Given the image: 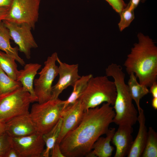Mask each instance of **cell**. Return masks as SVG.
I'll use <instances>...</instances> for the list:
<instances>
[{
    "instance_id": "30bf717a",
    "label": "cell",
    "mask_w": 157,
    "mask_h": 157,
    "mask_svg": "<svg viewBox=\"0 0 157 157\" xmlns=\"http://www.w3.org/2000/svg\"><path fill=\"white\" fill-rule=\"evenodd\" d=\"M11 138L12 146L20 157H42L45 146L42 134L36 132L25 136Z\"/></svg>"
},
{
    "instance_id": "d590c367",
    "label": "cell",
    "mask_w": 157,
    "mask_h": 157,
    "mask_svg": "<svg viewBox=\"0 0 157 157\" xmlns=\"http://www.w3.org/2000/svg\"><path fill=\"white\" fill-rule=\"evenodd\" d=\"M146 0H141L142 2H144Z\"/></svg>"
},
{
    "instance_id": "4fadbf2b",
    "label": "cell",
    "mask_w": 157,
    "mask_h": 157,
    "mask_svg": "<svg viewBox=\"0 0 157 157\" xmlns=\"http://www.w3.org/2000/svg\"><path fill=\"white\" fill-rule=\"evenodd\" d=\"M36 132L29 113L16 117L6 122V132L11 137L25 136Z\"/></svg>"
},
{
    "instance_id": "6da1fadb",
    "label": "cell",
    "mask_w": 157,
    "mask_h": 157,
    "mask_svg": "<svg viewBox=\"0 0 157 157\" xmlns=\"http://www.w3.org/2000/svg\"><path fill=\"white\" fill-rule=\"evenodd\" d=\"M115 114L113 107L107 103L85 110L79 124L59 143L65 157H86L95 142L107 132Z\"/></svg>"
},
{
    "instance_id": "5b68a950",
    "label": "cell",
    "mask_w": 157,
    "mask_h": 157,
    "mask_svg": "<svg viewBox=\"0 0 157 157\" xmlns=\"http://www.w3.org/2000/svg\"><path fill=\"white\" fill-rule=\"evenodd\" d=\"M65 102L58 98L32 105L29 114L37 132L43 135L57 123L62 117Z\"/></svg>"
},
{
    "instance_id": "2e32d148",
    "label": "cell",
    "mask_w": 157,
    "mask_h": 157,
    "mask_svg": "<svg viewBox=\"0 0 157 157\" xmlns=\"http://www.w3.org/2000/svg\"><path fill=\"white\" fill-rule=\"evenodd\" d=\"M138 121L139 128L138 134L133 140L128 157H141L146 144L147 131L145 124V117L143 110L141 108L138 110Z\"/></svg>"
},
{
    "instance_id": "603a6c76",
    "label": "cell",
    "mask_w": 157,
    "mask_h": 157,
    "mask_svg": "<svg viewBox=\"0 0 157 157\" xmlns=\"http://www.w3.org/2000/svg\"><path fill=\"white\" fill-rule=\"evenodd\" d=\"M22 87L20 82L11 78L0 68V97Z\"/></svg>"
},
{
    "instance_id": "7a4b0ae2",
    "label": "cell",
    "mask_w": 157,
    "mask_h": 157,
    "mask_svg": "<svg viewBox=\"0 0 157 157\" xmlns=\"http://www.w3.org/2000/svg\"><path fill=\"white\" fill-rule=\"evenodd\" d=\"M124 65L129 74L134 73L141 84L149 87L157 81V47L149 36L142 33L137 35Z\"/></svg>"
},
{
    "instance_id": "9a60e30c",
    "label": "cell",
    "mask_w": 157,
    "mask_h": 157,
    "mask_svg": "<svg viewBox=\"0 0 157 157\" xmlns=\"http://www.w3.org/2000/svg\"><path fill=\"white\" fill-rule=\"evenodd\" d=\"M42 65L38 63L25 64L24 68L19 70L16 81L20 82L23 89L29 92L34 102H37L34 88V81L38 71Z\"/></svg>"
},
{
    "instance_id": "d4e9b609",
    "label": "cell",
    "mask_w": 157,
    "mask_h": 157,
    "mask_svg": "<svg viewBox=\"0 0 157 157\" xmlns=\"http://www.w3.org/2000/svg\"><path fill=\"white\" fill-rule=\"evenodd\" d=\"M134 10L128 3L119 13L120 19L118 25L121 31L129 26L134 19L135 17Z\"/></svg>"
},
{
    "instance_id": "52a82bcc",
    "label": "cell",
    "mask_w": 157,
    "mask_h": 157,
    "mask_svg": "<svg viewBox=\"0 0 157 157\" xmlns=\"http://www.w3.org/2000/svg\"><path fill=\"white\" fill-rule=\"evenodd\" d=\"M58 57L56 52L49 56L44 62V66L38 73L39 76L34 79V88L37 102L42 103L51 99L52 84L58 75V66L56 64Z\"/></svg>"
},
{
    "instance_id": "8fae6325",
    "label": "cell",
    "mask_w": 157,
    "mask_h": 157,
    "mask_svg": "<svg viewBox=\"0 0 157 157\" xmlns=\"http://www.w3.org/2000/svg\"><path fill=\"white\" fill-rule=\"evenodd\" d=\"M59 78L56 83L52 87L51 99L58 98L59 95L69 86L73 87L81 77L78 73V64L69 65L62 62L58 58Z\"/></svg>"
},
{
    "instance_id": "cb8c5ba5",
    "label": "cell",
    "mask_w": 157,
    "mask_h": 157,
    "mask_svg": "<svg viewBox=\"0 0 157 157\" xmlns=\"http://www.w3.org/2000/svg\"><path fill=\"white\" fill-rule=\"evenodd\" d=\"M141 157H157V133L151 127H149L147 131V140Z\"/></svg>"
},
{
    "instance_id": "8992f818",
    "label": "cell",
    "mask_w": 157,
    "mask_h": 157,
    "mask_svg": "<svg viewBox=\"0 0 157 157\" xmlns=\"http://www.w3.org/2000/svg\"><path fill=\"white\" fill-rule=\"evenodd\" d=\"M34 102L29 93L22 87L0 97V120L6 122L29 113L30 104Z\"/></svg>"
},
{
    "instance_id": "1f68e13d",
    "label": "cell",
    "mask_w": 157,
    "mask_h": 157,
    "mask_svg": "<svg viewBox=\"0 0 157 157\" xmlns=\"http://www.w3.org/2000/svg\"><path fill=\"white\" fill-rule=\"evenodd\" d=\"M13 0H0V6L10 8Z\"/></svg>"
},
{
    "instance_id": "44dd1931",
    "label": "cell",
    "mask_w": 157,
    "mask_h": 157,
    "mask_svg": "<svg viewBox=\"0 0 157 157\" xmlns=\"http://www.w3.org/2000/svg\"><path fill=\"white\" fill-rule=\"evenodd\" d=\"M62 122L61 117L57 123L47 132L42 135V138L45 144V148L42 157H49L50 151L56 142L60 132Z\"/></svg>"
},
{
    "instance_id": "ffe728a7",
    "label": "cell",
    "mask_w": 157,
    "mask_h": 157,
    "mask_svg": "<svg viewBox=\"0 0 157 157\" xmlns=\"http://www.w3.org/2000/svg\"><path fill=\"white\" fill-rule=\"evenodd\" d=\"M93 76L92 74L83 76L73 86V91L68 98L65 100L63 110L73 105L80 97L87 86L88 82Z\"/></svg>"
},
{
    "instance_id": "ac0fdd59",
    "label": "cell",
    "mask_w": 157,
    "mask_h": 157,
    "mask_svg": "<svg viewBox=\"0 0 157 157\" xmlns=\"http://www.w3.org/2000/svg\"><path fill=\"white\" fill-rule=\"evenodd\" d=\"M10 39L9 30L2 21L0 23V50L12 56L20 65L24 66L25 62L19 55L18 47L11 46Z\"/></svg>"
},
{
    "instance_id": "d6986e66",
    "label": "cell",
    "mask_w": 157,
    "mask_h": 157,
    "mask_svg": "<svg viewBox=\"0 0 157 157\" xmlns=\"http://www.w3.org/2000/svg\"><path fill=\"white\" fill-rule=\"evenodd\" d=\"M127 85L131 96L135 102L138 110L141 108L140 105L141 99L149 92L148 87L138 82L137 78L133 73L129 74Z\"/></svg>"
},
{
    "instance_id": "4316f807",
    "label": "cell",
    "mask_w": 157,
    "mask_h": 157,
    "mask_svg": "<svg viewBox=\"0 0 157 157\" xmlns=\"http://www.w3.org/2000/svg\"><path fill=\"white\" fill-rule=\"evenodd\" d=\"M115 11L119 13L126 7L127 5L123 0H105Z\"/></svg>"
},
{
    "instance_id": "4dcf8cb0",
    "label": "cell",
    "mask_w": 157,
    "mask_h": 157,
    "mask_svg": "<svg viewBox=\"0 0 157 157\" xmlns=\"http://www.w3.org/2000/svg\"><path fill=\"white\" fill-rule=\"evenodd\" d=\"M150 87L149 92H150L153 97L157 98V81L153 83Z\"/></svg>"
},
{
    "instance_id": "f1b7e54d",
    "label": "cell",
    "mask_w": 157,
    "mask_h": 157,
    "mask_svg": "<svg viewBox=\"0 0 157 157\" xmlns=\"http://www.w3.org/2000/svg\"><path fill=\"white\" fill-rule=\"evenodd\" d=\"M10 8L0 6V23L5 20L9 13Z\"/></svg>"
},
{
    "instance_id": "836d02e7",
    "label": "cell",
    "mask_w": 157,
    "mask_h": 157,
    "mask_svg": "<svg viewBox=\"0 0 157 157\" xmlns=\"http://www.w3.org/2000/svg\"><path fill=\"white\" fill-rule=\"evenodd\" d=\"M141 0H130L129 3L130 6L134 9L138 6Z\"/></svg>"
},
{
    "instance_id": "7402d4cb",
    "label": "cell",
    "mask_w": 157,
    "mask_h": 157,
    "mask_svg": "<svg viewBox=\"0 0 157 157\" xmlns=\"http://www.w3.org/2000/svg\"><path fill=\"white\" fill-rule=\"evenodd\" d=\"M15 59L0 51V68L12 79L16 80L19 70Z\"/></svg>"
},
{
    "instance_id": "ba28073f",
    "label": "cell",
    "mask_w": 157,
    "mask_h": 157,
    "mask_svg": "<svg viewBox=\"0 0 157 157\" xmlns=\"http://www.w3.org/2000/svg\"><path fill=\"white\" fill-rule=\"evenodd\" d=\"M41 0H13L6 21L20 25L26 24L34 28L39 15Z\"/></svg>"
},
{
    "instance_id": "e575fe53",
    "label": "cell",
    "mask_w": 157,
    "mask_h": 157,
    "mask_svg": "<svg viewBox=\"0 0 157 157\" xmlns=\"http://www.w3.org/2000/svg\"><path fill=\"white\" fill-rule=\"evenodd\" d=\"M151 105L155 110L157 109V98L153 97L151 101Z\"/></svg>"
},
{
    "instance_id": "9c48e42d",
    "label": "cell",
    "mask_w": 157,
    "mask_h": 157,
    "mask_svg": "<svg viewBox=\"0 0 157 157\" xmlns=\"http://www.w3.org/2000/svg\"><path fill=\"white\" fill-rule=\"evenodd\" d=\"M3 22L9 30L11 39L18 45L19 51L30 59L31 49L38 47L31 32V27L26 24L19 25L5 20Z\"/></svg>"
},
{
    "instance_id": "d6a6232c",
    "label": "cell",
    "mask_w": 157,
    "mask_h": 157,
    "mask_svg": "<svg viewBox=\"0 0 157 157\" xmlns=\"http://www.w3.org/2000/svg\"><path fill=\"white\" fill-rule=\"evenodd\" d=\"M6 122L0 120V135L6 132Z\"/></svg>"
},
{
    "instance_id": "e0dca14e",
    "label": "cell",
    "mask_w": 157,
    "mask_h": 157,
    "mask_svg": "<svg viewBox=\"0 0 157 157\" xmlns=\"http://www.w3.org/2000/svg\"><path fill=\"white\" fill-rule=\"evenodd\" d=\"M115 131L114 128H109L105 137H99L93 144L92 150L87 157H110L114 150L110 144L113 135Z\"/></svg>"
},
{
    "instance_id": "f546056e",
    "label": "cell",
    "mask_w": 157,
    "mask_h": 157,
    "mask_svg": "<svg viewBox=\"0 0 157 157\" xmlns=\"http://www.w3.org/2000/svg\"><path fill=\"white\" fill-rule=\"evenodd\" d=\"M5 157H20L17 151L12 146L8 151Z\"/></svg>"
},
{
    "instance_id": "277c9868",
    "label": "cell",
    "mask_w": 157,
    "mask_h": 157,
    "mask_svg": "<svg viewBox=\"0 0 157 157\" xmlns=\"http://www.w3.org/2000/svg\"><path fill=\"white\" fill-rule=\"evenodd\" d=\"M116 95L115 84L106 76H92L79 100L85 110L104 103L113 106Z\"/></svg>"
},
{
    "instance_id": "83f0119b",
    "label": "cell",
    "mask_w": 157,
    "mask_h": 157,
    "mask_svg": "<svg viewBox=\"0 0 157 157\" xmlns=\"http://www.w3.org/2000/svg\"><path fill=\"white\" fill-rule=\"evenodd\" d=\"M51 157H65L60 148L59 144L56 142L51 149L50 156Z\"/></svg>"
},
{
    "instance_id": "5bb4252c",
    "label": "cell",
    "mask_w": 157,
    "mask_h": 157,
    "mask_svg": "<svg viewBox=\"0 0 157 157\" xmlns=\"http://www.w3.org/2000/svg\"><path fill=\"white\" fill-rule=\"evenodd\" d=\"M118 126L111 141L116 148L114 157H124L127 156L133 141L132 135L133 129L132 126Z\"/></svg>"
},
{
    "instance_id": "484cf974",
    "label": "cell",
    "mask_w": 157,
    "mask_h": 157,
    "mask_svg": "<svg viewBox=\"0 0 157 157\" xmlns=\"http://www.w3.org/2000/svg\"><path fill=\"white\" fill-rule=\"evenodd\" d=\"M11 147V137L6 133L0 135V157H5Z\"/></svg>"
},
{
    "instance_id": "3957f363",
    "label": "cell",
    "mask_w": 157,
    "mask_h": 157,
    "mask_svg": "<svg viewBox=\"0 0 157 157\" xmlns=\"http://www.w3.org/2000/svg\"><path fill=\"white\" fill-rule=\"evenodd\" d=\"M106 75L112 77L115 84L116 95L113 108L115 116L113 122L118 125L133 126L138 121V112L133 103L125 74L121 66L115 63L109 65L105 70Z\"/></svg>"
},
{
    "instance_id": "7c38bea8",
    "label": "cell",
    "mask_w": 157,
    "mask_h": 157,
    "mask_svg": "<svg viewBox=\"0 0 157 157\" xmlns=\"http://www.w3.org/2000/svg\"><path fill=\"white\" fill-rule=\"evenodd\" d=\"M85 111L79 100L72 106L63 110L61 129L56 142L59 144L66 134L78 126L82 120Z\"/></svg>"
}]
</instances>
